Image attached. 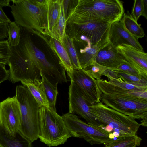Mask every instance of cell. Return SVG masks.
I'll return each mask as SVG.
<instances>
[{"mask_svg": "<svg viewBox=\"0 0 147 147\" xmlns=\"http://www.w3.org/2000/svg\"><path fill=\"white\" fill-rule=\"evenodd\" d=\"M9 71L7 70L5 65L0 63V84L9 78Z\"/></svg>", "mask_w": 147, "mask_h": 147, "instance_id": "cell-35", "label": "cell"}, {"mask_svg": "<svg viewBox=\"0 0 147 147\" xmlns=\"http://www.w3.org/2000/svg\"><path fill=\"white\" fill-rule=\"evenodd\" d=\"M117 76L125 82L147 84V78L142 76H134L123 73H117Z\"/></svg>", "mask_w": 147, "mask_h": 147, "instance_id": "cell-34", "label": "cell"}, {"mask_svg": "<svg viewBox=\"0 0 147 147\" xmlns=\"http://www.w3.org/2000/svg\"><path fill=\"white\" fill-rule=\"evenodd\" d=\"M118 52L125 60L147 78V54L129 45L122 44L116 47Z\"/></svg>", "mask_w": 147, "mask_h": 147, "instance_id": "cell-15", "label": "cell"}, {"mask_svg": "<svg viewBox=\"0 0 147 147\" xmlns=\"http://www.w3.org/2000/svg\"><path fill=\"white\" fill-rule=\"evenodd\" d=\"M67 74L71 81L78 87L90 106L100 102L101 93L96 79L82 69H74Z\"/></svg>", "mask_w": 147, "mask_h": 147, "instance_id": "cell-12", "label": "cell"}, {"mask_svg": "<svg viewBox=\"0 0 147 147\" xmlns=\"http://www.w3.org/2000/svg\"><path fill=\"white\" fill-rule=\"evenodd\" d=\"M142 141V139L136 134L117 138L105 147H136L140 145Z\"/></svg>", "mask_w": 147, "mask_h": 147, "instance_id": "cell-25", "label": "cell"}, {"mask_svg": "<svg viewBox=\"0 0 147 147\" xmlns=\"http://www.w3.org/2000/svg\"><path fill=\"white\" fill-rule=\"evenodd\" d=\"M47 43L51 49L56 54L61 64L67 73L71 72L74 67L68 54L63 44L58 40L51 37Z\"/></svg>", "mask_w": 147, "mask_h": 147, "instance_id": "cell-22", "label": "cell"}, {"mask_svg": "<svg viewBox=\"0 0 147 147\" xmlns=\"http://www.w3.org/2000/svg\"><path fill=\"white\" fill-rule=\"evenodd\" d=\"M131 15L137 22L141 16L147 19V0H134Z\"/></svg>", "mask_w": 147, "mask_h": 147, "instance_id": "cell-30", "label": "cell"}, {"mask_svg": "<svg viewBox=\"0 0 147 147\" xmlns=\"http://www.w3.org/2000/svg\"><path fill=\"white\" fill-rule=\"evenodd\" d=\"M20 40L14 47L20 55L30 65L37 67L53 86L67 82L66 70L59 61L47 58L45 55L34 44L30 31L20 27Z\"/></svg>", "mask_w": 147, "mask_h": 147, "instance_id": "cell-1", "label": "cell"}, {"mask_svg": "<svg viewBox=\"0 0 147 147\" xmlns=\"http://www.w3.org/2000/svg\"><path fill=\"white\" fill-rule=\"evenodd\" d=\"M98 86L101 93L119 95L147 100V90L133 91L121 88L103 79L96 80Z\"/></svg>", "mask_w": 147, "mask_h": 147, "instance_id": "cell-18", "label": "cell"}, {"mask_svg": "<svg viewBox=\"0 0 147 147\" xmlns=\"http://www.w3.org/2000/svg\"><path fill=\"white\" fill-rule=\"evenodd\" d=\"M86 43V45L80 50V54L78 55L80 66L84 70L96 63V58L98 52L106 44L100 47L92 45L88 42Z\"/></svg>", "mask_w": 147, "mask_h": 147, "instance_id": "cell-20", "label": "cell"}, {"mask_svg": "<svg viewBox=\"0 0 147 147\" xmlns=\"http://www.w3.org/2000/svg\"><path fill=\"white\" fill-rule=\"evenodd\" d=\"M20 27L15 22H11L7 28V40L11 47H16L19 44L20 40Z\"/></svg>", "mask_w": 147, "mask_h": 147, "instance_id": "cell-29", "label": "cell"}, {"mask_svg": "<svg viewBox=\"0 0 147 147\" xmlns=\"http://www.w3.org/2000/svg\"><path fill=\"white\" fill-rule=\"evenodd\" d=\"M111 22L99 21L76 23L66 22L68 36L73 40L89 42L91 45L101 47L109 42L108 35Z\"/></svg>", "mask_w": 147, "mask_h": 147, "instance_id": "cell-7", "label": "cell"}, {"mask_svg": "<svg viewBox=\"0 0 147 147\" xmlns=\"http://www.w3.org/2000/svg\"><path fill=\"white\" fill-rule=\"evenodd\" d=\"M71 81L69 92V112L77 114L88 124L102 129L101 123L91 113L90 105L82 92L74 82Z\"/></svg>", "mask_w": 147, "mask_h": 147, "instance_id": "cell-11", "label": "cell"}, {"mask_svg": "<svg viewBox=\"0 0 147 147\" xmlns=\"http://www.w3.org/2000/svg\"><path fill=\"white\" fill-rule=\"evenodd\" d=\"M107 106L147 124V100L119 95L101 93L100 100Z\"/></svg>", "mask_w": 147, "mask_h": 147, "instance_id": "cell-8", "label": "cell"}, {"mask_svg": "<svg viewBox=\"0 0 147 147\" xmlns=\"http://www.w3.org/2000/svg\"><path fill=\"white\" fill-rule=\"evenodd\" d=\"M9 7L20 27L47 35V0H11Z\"/></svg>", "mask_w": 147, "mask_h": 147, "instance_id": "cell-4", "label": "cell"}, {"mask_svg": "<svg viewBox=\"0 0 147 147\" xmlns=\"http://www.w3.org/2000/svg\"><path fill=\"white\" fill-rule=\"evenodd\" d=\"M138 39L125 29L121 20L111 24L109 32V42L115 47L122 44H125L131 46L140 51H144Z\"/></svg>", "mask_w": 147, "mask_h": 147, "instance_id": "cell-14", "label": "cell"}, {"mask_svg": "<svg viewBox=\"0 0 147 147\" xmlns=\"http://www.w3.org/2000/svg\"><path fill=\"white\" fill-rule=\"evenodd\" d=\"M91 113L102 124V129L112 139L136 134L140 125L135 119L101 102L90 106Z\"/></svg>", "mask_w": 147, "mask_h": 147, "instance_id": "cell-3", "label": "cell"}, {"mask_svg": "<svg viewBox=\"0 0 147 147\" xmlns=\"http://www.w3.org/2000/svg\"><path fill=\"white\" fill-rule=\"evenodd\" d=\"M111 83L123 89L133 91H144L147 90V84L127 82L121 78L113 79L109 81Z\"/></svg>", "mask_w": 147, "mask_h": 147, "instance_id": "cell-28", "label": "cell"}, {"mask_svg": "<svg viewBox=\"0 0 147 147\" xmlns=\"http://www.w3.org/2000/svg\"><path fill=\"white\" fill-rule=\"evenodd\" d=\"M32 142L19 131L11 134L0 125V147H31Z\"/></svg>", "mask_w": 147, "mask_h": 147, "instance_id": "cell-17", "label": "cell"}, {"mask_svg": "<svg viewBox=\"0 0 147 147\" xmlns=\"http://www.w3.org/2000/svg\"><path fill=\"white\" fill-rule=\"evenodd\" d=\"M11 1V0H0V5L3 7L7 6L9 7Z\"/></svg>", "mask_w": 147, "mask_h": 147, "instance_id": "cell-37", "label": "cell"}, {"mask_svg": "<svg viewBox=\"0 0 147 147\" xmlns=\"http://www.w3.org/2000/svg\"><path fill=\"white\" fill-rule=\"evenodd\" d=\"M89 67V69L85 70L88 74L96 80L100 79L103 73L108 69L96 63Z\"/></svg>", "mask_w": 147, "mask_h": 147, "instance_id": "cell-33", "label": "cell"}, {"mask_svg": "<svg viewBox=\"0 0 147 147\" xmlns=\"http://www.w3.org/2000/svg\"><path fill=\"white\" fill-rule=\"evenodd\" d=\"M15 96L21 112L19 131L33 142L39 138L40 107L28 89L23 85L17 86Z\"/></svg>", "mask_w": 147, "mask_h": 147, "instance_id": "cell-5", "label": "cell"}, {"mask_svg": "<svg viewBox=\"0 0 147 147\" xmlns=\"http://www.w3.org/2000/svg\"><path fill=\"white\" fill-rule=\"evenodd\" d=\"M11 54L10 47L7 40L0 41V63L7 64Z\"/></svg>", "mask_w": 147, "mask_h": 147, "instance_id": "cell-32", "label": "cell"}, {"mask_svg": "<svg viewBox=\"0 0 147 147\" xmlns=\"http://www.w3.org/2000/svg\"><path fill=\"white\" fill-rule=\"evenodd\" d=\"M40 75L49 108L56 111L55 105L58 94L57 88L55 87L49 82L41 72Z\"/></svg>", "mask_w": 147, "mask_h": 147, "instance_id": "cell-26", "label": "cell"}, {"mask_svg": "<svg viewBox=\"0 0 147 147\" xmlns=\"http://www.w3.org/2000/svg\"><path fill=\"white\" fill-rule=\"evenodd\" d=\"M21 82L24 86L28 89L40 107L49 108L42 80L34 82L22 81Z\"/></svg>", "mask_w": 147, "mask_h": 147, "instance_id": "cell-21", "label": "cell"}, {"mask_svg": "<svg viewBox=\"0 0 147 147\" xmlns=\"http://www.w3.org/2000/svg\"><path fill=\"white\" fill-rule=\"evenodd\" d=\"M41 141L50 147L64 144L71 137L61 116L56 111L45 107L39 110Z\"/></svg>", "mask_w": 147, "mask_h": 147, "instance_id": "cell-6", "label": "cell"}, {"mask_svg": "<svg viewBox=\"0 0 147 147\" xmlns=\"http://www.w3.org/2000/svg\"><path fill=\"white\" fill-rule=\"evenodd\" d=\"M10 47L11 54L7 64L9 78L12 83L41 80L40 71L30 66L20 55L14 47Z\"/></svg>", "mask_w": 147, "mask_h": 147, "instance_id": "cell-10", "label": "cell"}, {"mask_svg": "<svg viewBox=\"0 0 147 147\" xmlns=\"http://www.w3.org/2000/svg\"><path fill=\"white\" fill-rule=\"evenodd\" d=\"M21 120L20 109L15 96L0 102V125L9 133L19 131Z\"/></svg>", "mask_w": 147, "mask_h": 147, "instance_id": "cell-13", "label": "cell"}, {"mask_svg": "<svg viewBox=\"0 0 147 147\" xmlns=\"http://www.w3.org/2000/svg\"><path fill=\"white\" fill-rule=\"evenodd\" d=\"M125 60L118 52L116 48L107 43L98 52L96 63L108 69L117 68L123 63Z\"/></svg>", "mask_w": 147, "mask_h": 147, "instance_id": "cell-16", "label": "cell"}, {"mask_svg": "<svg viewBox=\"0 0 147 147\" xmlns=\"http://www.w3.org/2000/svg\"><path fill=\"white\" fill-rule=\"evenodd\" d=\"M124 12L123 3L119 0H78L66 21L76 23L99 21L113 23L120 21Z\"/></svg>", "mask_w": 147, "mask_h": 147, "instance_id": "cell-2", "label": "cell"}, {"mask_svg": "<svg viewBox=\"0 0 147 147\" xmlns=\"http://www.w3.org/2000/svg\"><path fill=\"white\" fill-rule=\"evenodd\" d=\"M63 45L68 54L74 69H82L73 40L67 34L63 40Z\"/></svg>", "mask_w": 147, "mask_h": 147, "instance_id": "cell-27", "label": "cell"}, {"mask_svg": "<svg viewBox=\"0 0 147 147\" xmlns=\"http://www.w3.org/2000/svg\"><path fill=\"white\" fill-rule=\"evenodd\" d=\"M124 13L121 20L125 29L131 34L136 38H142L145 35L143 29L141 24H138L131 14Z\"/></svg>", "mask_w": 147, "mask_h": 147, "instance_id": "cell-23", "label": "cell"}, {"mask_svg": "<svg viewBox=\"0 0 147 147\" xmlns=\"http://www.w3.org/2000/svg\"><path fill=\"white\" fill-rule=\"evenodd\" d=\"M62 1V0H47V35L49 36L59 19Z\"/></svg>", "mask_w": 147, "mask_h": 147, "instance_id": "cell-19", "label": "cell"}, {"mask_svg": "<svg viewBox=\"0 0 147 147\" xmlns=\"http://www.w3.org/2000/svg\"><path fill=\"white\" fill-rule=\"evenodd\" d=\"M61 117L71 137L82 138L92 145L105 146L114 140L103 129L85 123L75 114L68 112Z\"/></svg>", "mask_w": 147, "mask_h": 147, "instance_id": "cell-9", "label": "cell"}, {"mask_svg": "<svg viewBox=\"0 0 147 147\" xmlns=\"http://www.w3.org/2000/svg\"><path fill=\"white\" fill-rule=\"evenodd\" d=\"M65 11L64 0H62L60 8L59 19L49 36L60 42L63 44V40L66 34V18Z\"/></svg>", "mask_w": 147, "mask_h": 147, "instance_id": "cell-24", "label": "cell"}, {"mask_svg": "<svg viewBox=\"0 0 147 147\" xmlns=\"http://www.w3.org/2000/svg\"><path fill=\"white\" fill-rule=\"evenodd\" d=\"M3 7L0 5V22L9 23L11 21L4 12Z\"/></svg>", "mask_w": 147, "mask_h": 147, "instance_id": "cell-36", "label": "cell"}, {"mask_svg": "<svg viewBox=\"0 0 147 147\" xmlns=\"http://www.w3.org/2000/svg\"><path fill=\"white\" fill-rule=\"evenodd\" d=\"M110 69L117 73H123L134 76H142L147 78H145L134 67L126 61L118 68Z\"/></svg>", "mask_w": 147, "mask_h": 147, "instance_id": "cell-31", "label": "cell"}]
</instances>
